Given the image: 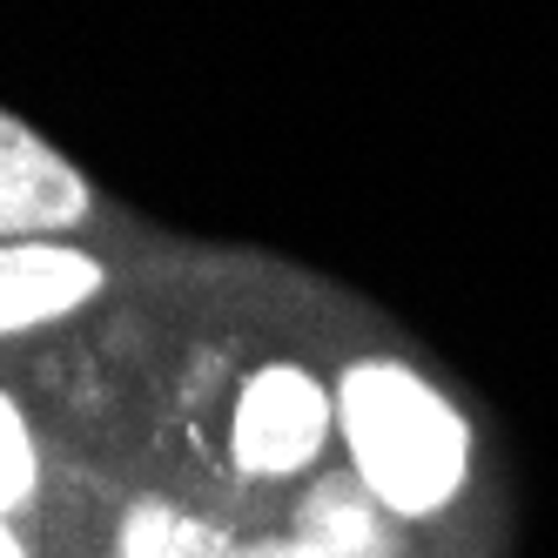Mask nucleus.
I'll list each match as a JSON object with an SVG mask.
<instances>
[{
	"label": "nucleus",
	"instance_id": "2",
	"mask_svg": "<svg viewBox=\"0 0 558 558\" xmlns=\"http://www.w3.org/2000/svg\"><path fill=\"white\" fill-rule=\"evenodd\" d=\"M330 437V397L303 364H269L250 377L235 404V464L250 477H290L303 471Z\"/></svg>",
	"mask_w": 558,
	"mask_h": 558
},
{
	"label": "nucleus",
	"instance_id": "9",
	"mask_svg": "<svg viewBox=\"0 0 558 558\" xmlns=\"http://www.w3.org/2000/svg\"><path fill=\"white\" fill-rule=\"evenodd\" d=\"M0 558H27V551H21V538H14L8 525H0Z\"/></svg>",
	"mask_w": 558,
	"mask_h": 558
},
{
	"label": "nucleus",
	"instance_id": "7",
	"mask_svg": "<svg viewBox=\"0 0 558 558\" xmlns=\"http://www.w3.org/2000/svg\"><path fill=\"white\" fill-rule=\"evenodd\" d=\"M27 492H34V445H27L14 397H0V518L14 505H27Z\"/></svg>",
	"mask_w": 558,
	"mask_h": 558
},
{
	"label": "nucleus",
	"instance_id": "4",
	"mask_svg": "<svg viewBox=\"0 0 558 558\" xmlns=\"http://www.w3.org/2000/svg\"><path fill=\"white\" fill-rule=\"evenodd\" d=\"M101 290V263L68 243H0V337L54 324Z\"/></svg>",
	"mask_w": 558,
	"mask_h": 558
},
{
	"label": "nucleus",
	"instance_id": "8",
	"mask_svg": "<svg viewBox=\"0 0 558 558\" xmlns=\"http://www.w3.org/2000/svg\"><path fill=\"white\" fill-rule=\"evenodd\" d=\"M235 558H310L303 545H263V551H235Z\"/></svg>",
	"mask_w": 558,
	"mask_h": 558
},
{
	"label": "nucleus",
	"instance_id": "1",
	"mask_svg": "<svg viewBox=\"0 0 558 558\" xmlns=\"http://www.w3.org/2000/svg\"><path fill=\"white\" fill-rule=\"evenodd\" d=\"M337 417L350 437L356 477L390 511H437L464 485V417L404 364H350L337 390Z\"/></svg>",
	"mask_w": 558,
	"mask_h": 558
},
{
	"label": "nucleus",
	"instance_id": "5",
	"mask_svg": "<svg viewBox=\"0 0 558 558\" xmlns=\"http://www.w3.org/2000/svg\"><path fill=\"white\" fill-rule=\"evenodd\" d=\"M114 558H235L222 532H209L203 518H189L175 505H135L122 518V545Z\"/></svg>",
	"mask_w": 558,
	"mask_h": 558
},
{
	"label": "nucleus",
	"instance_id": "3",
	"mask_svg": "<svg viewBox=\"0 0 558 558\" xmlns=\"http://www.w3.org/2000/svg\"><path fill=\"white\" fill-rule=\"evenodd\" d=\"M88 216V182L41 135L0 114V243H41L48 229Z\"/></svg>",
	"mask_w": 558,
	"mask_h": 558
},
{
	"label": "nucleus",
	"instance_id": "6",
	"mask_svg": "<svg viewBox=\"0 0 558 558\" xmlns=\"http://www.w3.org/2000/svg\"><path fill=\"white\" fill-rule=\"evenodd\" d=\"M296 545L310 558H390L384 538H377V518L350 492H316L310 511H303V538Z\"/></svg>",
	"mask_w": 558,
	"mask_h": 558
}]
</instances>
